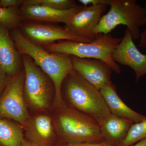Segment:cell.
Returning a JSON list of instances; mask_svg holds the SVG:
<instances>
[{"mask_svg":"<svg viewBox=\"0 0 146 146\" xmlns=\"http://www.w3.org/2000/svg\"><path fill=\"white\" fill-rule=\"evenodd\" d=\"M35 146L31 143L29 142V141H28L27 139H25L24 138L23 141H22V143L21 146Z\"/></svg>","mask_w":146,"mask_h":146,"instance_id":"cell-26","label":"cell"},{"mask_svg":"<svg viewBox=\"0 0 146 146\" xmlns=\"http://www.w3.org/2000/svg\"><path fill=\"white\" fill-rule=\"evenodd\" d=\"M108 6H82L65 25V28L79 36L93 41L97 35L95 33V29L106 11Z\"/></svg>","mask_w":146,"mask_h":146,"instance_id":"cell-9","label":"cell"},{"mask_svg":"<svg viewBox=\"0 0 146 146\" xmlns=\"http://www.w3.org/2000/svg\"><path fill=\"white\" fill-rule=\"evenodd\" d=\"M139 39L140 43L138 46L142 48H146V29L143 32L141 33Z\"/></svg>","mask_w":146,"mask_h":146,"instance_id":"cell-25","label":"cell"},{"mask_svg":"<svg viewBox=\"0 0 146 146\" xmlns=\"http://www.w3.org/2000/svg\"><path fill=\"white\" fill-rule=\"evenodd\" d=\"M133 123L130 120L110 113L103 120L99 126L105 141L114 145L120 146Z\"/></svg>","mask_w":146,"mask_h":146,"instance_id":"cell-16","label":"cell"},{"mask_svg":"<svg viewBox=\"0 0 146 146\" xmlns=\"http://www.w3.org/2000/svg\"><path fill=\"white\" fill-rule=\"evenodd\" d=\"M26 139L35 146H55L58 141L53 120L39 114L29 118L23 126Z\"/></svg>","mask_w":146,"mask_h":146,"instance_id":"cell-11","label":"cell"},{"mask_svg":"<svg viewBox=\"0 0 146 146\" xmlns=\"http://www.w3.org/2000/svg\"><path fill=\"white\" fill-rule=\"evenodd\" d=\"M24 68L8 78L5 89L0 96V118L12 119L23 126L29 119L24 97Z\"/></svg>","mask_w":146,"mask_h":146,"instance_id":"cell-7","label":"cell"},{"mask_svg":"<svg viewBox=\"0 0 146 146\" xmlns=\"http://www.w3.org/2000/svg\"><path fill=\"white\" fill-rule=\"evenodd\" d=\"M145 139H146V119L131 125L120 146H130Z\"/></svg>","mask_w":146,"mask_h":146,"instance_id":"cell-20","label":"cell"},{"mask_svg":"<svg viewBox=\"0 0 146 146\" xmlns=\"http://www.w3.org/2000/svg\"><path fill=\"white\" fill-rule=\"evenodd\" d=\"M112 58L117 64L129 66L134 71L136 83L146 74V54L137 48L127 28L121 42L112 53Z\"/></svg>","mask_w":146,"mask_h":146,"instance_id":"cell-10","label":"cell"},{"mask_svg":"<svg viewBox=\"0 0 146 146\" xmlns=\"http://www.w3.org/2000/svg\"><path fill=\"white\" fill-rule=\"evenodd\" d=\"M110 9L103 15L95 30L96 34H109L119 25L126 26L134 40L139 39L140 28L146 25V9L136 0H110Z\"/></svg>","mask_w":146,"mask_h":146,"instance_id":"cell-5","label":"cell"},{"mask_svg":"<svg viewBox=\"0 0 146 146\" xmlns=\"http://www.w3.org/2000/svg\"><path fill=\"white\" fill-rule=\"evenodd\" d=\"M25 74L23 92L26 102L33 109L43 111L49 108L55 89L52 80L30 56L21 54Z\"/></svg>","mask_w":146,"mask_h":146,"instance_id":"cell-6","label":"cell"},{"mask_svg":"<svg viewBox=\"0 0 146 146\" xmlns=\"http://www.w3.org/2000/svg\"><path fill=\"white\" fill-rule=\"evenodd\" d=\"M8 78L0 70V96L5 89Z\"/></svg>","mask_w":146,"mask_h":146,"instance_id":"cell-24","label":"cell"},{"mask_svg":"<svg viewBox=\"0 0 146 146\" xmlns=\"http://www.w3.org/2000/svg\"><path fill=\"white\" fill-rule=\"evenodd\" d=\"M55 108L53 121L59 143L105 141L98 123L91 117L65 103Z\"/></svg>","mask_w":146,"mask_h":146,"instance_id":"cell-3","label":"cell"},{"mask_svg":"<svg viewBox=\"0 0 146 146\" xmlns=\"http://www.w3.org/2000/svg\"><path fill=\"white\" fill-rule=\"evenodd\" d=\"M78 2L82 4L84 6H88L89 5H109L110 0H79Z\"/></svg>","mask_w":146,"mask_h":146,"instance_id":"cell-23","label":"cell"},{"mask_svg":"<svg viewBox=\"0 0 146 146\" xmlns=\"http://www.w3.org/2000/svg\"><path fill=\"white\" fill-rule=\"evenodd\" d=\"M23 136L20 123L0 119V146H20Z\"/></svg>","mask_w":146,"mask_h":146,"instance_id":"cell-17","label":"cell"},{"mask_svg":"<svg viewBox=\"0 0 146 146\" xmlns=\"http://www.w3.org/2000/svg\"><path fill=\"white\" fill-rule=\"evenodd\" d=\"M131 146H146V139L139 141L136 145Z\"/></svg>","mask_w":146,"mask_h":146,"instance_id":"cell-27","label":"cell"},{"mask_svg":"<svg viewBox=\"0 0 146 146\" xmlns=\"http://www.w3.org/2000/svg\"><path fill=\"white\" fill-rule=\"evenodd\" d=\"M61 92L65 104L91 117L99 125L111 113L100 91L73 69L64 79Z\"/></svg>","mask_w":146,"mask_h":146,"instance_id":"cell-2","label":"cell"},{"mask_svg":"<svg viewBox=\"0 0 146 146\" xmlns=\"http://www.w3.org/2000/svg\"><path fill=\"white\" fill-rule=\"evenodd\" d=\"M82 5L70 10H59L42 6L24 4L20 9L23 21L66 25Z\"/></svg>","mask_w":146,"mask_h":146,"instance_id":"cell-14","label":"cell"},{"mask_svg":"<svg viewBox=\"0 0 146 146\" xmlns=\"http://www.w3.org/2000/svg\"><path fill=\"white\" fill-rule=\"evenodd\" d=\"M100 92L112 115L130 120L134 123L146 119V116L135 112L124 103L118 95L116 86L112 82L105 85Z\"/></svg>","mask_w":146,"mask_h":146,"instance_id":"cell-15","label":"cell"},{"mask_svg":"<svg viewBox=\"0 0 146 146\" xmlns=\"http://www.w3.org/2000/svg\"><path fill=\"white\" fill-rule=\"evenodd\" d=\"M55 146H116L107 141L100 143H58Z\"/></svg>","mask_w":146,"mask_h":146,"instance_id":"cell-22","label":"cell"},{"mask_svg":"<svg viewBox=\"0 0 146 146\" xmlns=\"http://www.w3.org/2000/svg\"><path fill=\"white\" fill-rule=\"evenodd\" d=\"M73 69L84 79L101 90L106 84L112 82V69L101 60L82 58L71 56Z\"/></svg>","mask_w":146,"mask_h":146,"instance_id":"cell-12","label":"cell"},{"mask_svg":"<svg viewBox=\"0 0 146 146\" xmlns=\"http://www.w3.org/2000/svg\"><path fill=\"white\" fill-rule=\"evenodd\" d=\"M10 34L20 54H27L52 80L54 84L55 107L63 101L61 89L64 79L73 70L71 56L58 52H50L43 47L32 43L23 36L19 29L11 31Z\"/></svg>","mask_w":146,"mask_h":146,"instance_id":"cell-1","label":"cell"},{"mask_svg":"<svg viewBox=\"0 0 146 146\" xmlns=\"http://www.w3.org/2000/svg\"><path fill=\"white\" fill-rule=\"evenodd\" d=\"M23 69L22 56L16 49L10 31L0 24V70L9 78Z\"/></svg>","mask_w":146,"mask_h":146,"instance_id":"cell-13","label":"cell"},{"mask_svg":"<svg viewBox=\"0 0 146 146\" xmlns=\"http://www.w3.org/2000/svg\"><path fill=\"white\" fill-rule=\"evenodd\" d=\"M26 39L35 44L42 47L61 40L89 43L91 42L74 34L65 28L54 23L23 21L18 27Z\"/></svg>","mask_w":146,"mask_h":146,"instance_id":"cell-8","label":"cell"},{"mask_svg":"<svg viewBox=\"0 0 146 146\" xmlns=\"http://www.w3.org/2000/svg\"><path fill=\"white\" fill-rule=\"evenodd\" d=\"M122 38L114 37L110 34L99 33L96 39L89 43L61 40L43 47L50 52H58L82 58L101 60L107 63L116 74H119V65L112 58L115 48Z\"/></svg>","mask_w":146,"mask_h":146,"instance_id":"cell-4","label":"cell"},{"mask_svg":"<svg viewBox=\"0 0 146 146\" xmlns=\"http://www.w3.org/2000/svg\"><path fill=\"white\" fill-rule=\"evenodd\" d=\"M23 21L20 9L0 7V24L10 31L18 28Z\"/></svg>","mask_w":146,"mask_h":146,"instance_id":"cell-18","label":"cell"},{"mask_svg":"<svg viewBox=\"0 0 146 146\" xmlns=\"http://www.w3.org/2000/svg\"><path fill=\"white\" fill-rule=\"evenodd\" d=\"M24 4L42 6L59 10H70L78 6L73 0H24Z\"/></svg>","mask_w":146,"mask_h":146,"instance_id":"cell-19","label":"cell"},{"mask_svg":"<svg viewBox=\"0 0 146 146\" xmlns=\"http://www.w3.org/2000/svg\"><path fill=\"white\" fill-rule=\"evenodd\" d=\"M24 1V0H0V7L20 9L23 5Z\"/></svg>","mask_w":146,"mask_h":146,"instance_id":"cell-21","label":"cell"}]
</instances>
